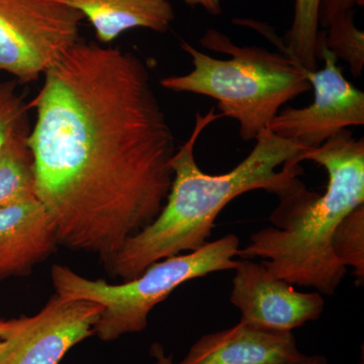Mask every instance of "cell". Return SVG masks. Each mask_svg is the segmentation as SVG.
<instances>
[{
  "label": "cell",
  "mask_w": 364,
  "mask_h": 364,
  "mask_svg": "<svg viewBox=\"0 0 364 364\" xmlns=\"http://www.w3.org/2000/svg\"><path fill=\"white\" fill-rule=\"evenodd\" d=\"M363 4V0H323L320 11V26L327 28L335 18L352 11L356 4Z\"/></svg>",
  "instance_id": "18"
},
{
  "label": "cell",
  "mask_w": 364,
  "mask_h": 364,
  "mask_svg": "<svg viewBox=\"0 0 364 364\" xmlns=\"http://www.w3.org/2000/svg\"><path fill=\"white\" fill-rule=\"evenodd\" d=\"M87 18L97 40L107 44L133 28L166 33L176 18L169 0H57Z\"/></svg>",
  "instance_id": "12"
},
{
  "label": "cell",
  "mask_w": 364,
  "mask_h": 364,
  "mask_svg": "<svg viewBox=\"0 0 364 364\" xmlns=\"http://www.w3.org/2000/svg\"><path fill=\"white\" fill-rule=\"evenodd\" d=\"M30 127L16 132L0 150V208L37 196Z\"/></svg>",
  "instance_id": "13"
},
{
  "label": "cell",
  "mask_w": 364,
  "mask_h": 364,
  "mask_svg": "<svg viewBox=\"0 0 364 364\" xmlns=\"http://www.w3.org/2000/svg\"><path fill=\"white\" fill-rule=\"evenodd\" d=\"M306 358L293 332L240 320L229 329L203 335L181 363L171 364H301Z\"/></svg>",
  "instance_id": "10"
},
{
  "label": "cell",
  "mask_w": 364,
  "mask_h": 364,
  "mask_svg": "<svg viewBox=\"0 0 364 364\" xmlns=\"http://www.w3.org/2000/svg\"><path fill=\"white\" fill-rule=\"evenodd\" d=\"M230 301L241 313V321L293 331L318 320L325 308L322 294L299 293L287 280L275 277L262 263L238 260Z\"/></svg>",
  "instance_id": "9"
},
{
  "label": "cell",
  "mask_w": 364,
  "mask_h": 364,
  "mask_svg": "<svg viewBox=\"0 0 364 364\" xmlns=\"http://www.w3.org/2000/svg\"><path fill=\"white\" fill-rule=\"evenodd\" d=\"M335 256L346 267L353 268L359 284L364 279V205L342 220L332 237Z\"/></svg>",
  "instance_id": "16"
},
{
  "label": "cell",
  "mask_w": 364,
  "mask_h": 364,
  "mask_svg": "<svg viewBox=\"0 0 364 364\" xmlns=\"http://www.w3.org/2000/svg\"><path fill=\"white\" fill-rule=\"evenodd\" d=\"M58 245L56 227L38 196L0 208V282L28 274Z\"/></svg>",
  "instance_id": "11"
},
{
  "label": "cell",
  "mask_w": 364,
  "mask_h": 364,
  "mask_svg": "<svg viewBox=\"0 0 364 364\" xmlns=\"http://www.w3.org/2000/svg\"><path fill=\"white\" fill-rule=\"evenodd\" d=\"M200 44L231 58H214L182 41L193 70L163 78L160 85L174 92L214 98L220 114L239 124L244 141L255 140L282 105L311 90L305 69L287 54L258 46L240 47L217 30L207 31Z\"/></svg>",
  "instance_id": "4"
},
{
  "label": "cell",
  "mask_w": 364,
  "mask_h": 364,
  "mask_svg": "<svg viewBox=\"0 0 364 364\" xmlns=\"http://www.w3.org/2000/svg\"><path fill=\"white\" fill-rule=\"evenodd\" d=\"M102 306L55 294L33 317H21L20 328L0 364H59L75 345L95 335Z\"/></svg>",
  "instance_id": "8"
},
{
  "label": "cell",
  "mask_w": 364,
  "mask_h": 364,
  "mask_svg": "<svg viewBox=\"0 0 364 364\" xmlns=\"http://www.w3.org/2000/svg\"><path fill=\"white\" fill-rule=\"evenodd\" d=\"M28 105L36 191L59 245L107 267L156 219L173 178L176 138L150 72L133 53L79 41Z\"/></svg>",
  "instance_id": "1"
},
{
  "label": "cell",
  "mask_w": 364,
  "mask_h": 364,
  "mask_svg": "<svg viewBox=\"0 0 364 364\" xmlns=\"http://www.w3.org/2000/svg\"><path fill=\"white\" fill-rule=\"evenodd\" d=\"M322 32L326 48L338 59L344 60L355 77L364 67V33L354 23V9L340 14Z\"/></svg>",
  "instance_id": "15"
},
{
  "label": "cell",
  "mask_w": 364,
  "mask_h": 364,
  "mask_svg": "<svg viewBox=\"0 0 364 364\" xmlns=\"http://www.w3.org/2000/svg\"><path fill=\"white\" fill-rule=\"evenodd\" d=\"M239 250L238 237L228 234L193 252L153 263L136 279L122 284L86 279L63 265L52 267L51 279L59 296L93 301L104 308L95 335L102 341L111 342L144 331L151 311L181 284L210 273L234 270Z\"/></svg>",
  "instance_id": "5"
},
{
  "label": "cell",
  "mask_w": 364,
  "mask_h": 364,
  "mask_svg": "<svg viewBox=\"0 0 364 364\" xmlns=\"http://www.w3.org/2000/svg\"><path fill=\"white\" fill-rule=\"evenodd\" d=\"M21 318L0 320V355L9 348L14 335L20 328Z\"/></svg>",
  "instance_id": "19"
},
{
  "label": "cell",
  "mask_w": 364,
  "mask_h": 364,
  "mask_svg": "<svg viewBox=\"0 0 364 364\" xmlns=\"http://www.w3.org/2000/svg\"><path fill=\"white\" fill-rule=\"evenodd\" d=\"M184 4L191 7H202L208 14L218 16L222 13L221 1L220 0H182Z\"/></svg>",
  "instance_id": "20"
},
{
  "label": "cell",
  "mask_w": 364,
  "mask_h": 364,
  "mask_svg": "<svg viewBox=\"0 0 364 364\" xmlns=\"http://www.w3.org/2000/svg\"><path fill=\"white\" fill-rule=\"evenodd\" d=\"M318 56L324 61L321 70L306 71L314 90V102L301 109L279 111L267 129L274 135L311 149L340 132L363 126L364 93L344 77L337 58L326 48L320 32Z\"/></svg>",
  "instance_id": "7"
},
{
  "label": "cell",
  "mask_w": 364,
  "mask_h": 364,
  "mask_svg": "<svg viewBox=\"0 0 364 364\" xmlns=\"http://www.w3.org/2000/svg\"><path fill=\"white\" fill-rule=\"evenodd\" d=\"M16 80L0 82V150L16 132L30 127V105Z\"/></svg>",
  "instance_id": "17"
},
{
  "label": "cell",
  "mask_w": 364,
  "mask_h": 364,
  "mask_svg": "<svg viewBox=\"0 0 364 364\" xmlns=\"http://www.w3.org/2000/svg\"><path fill=\"white\" fill-rule=\"evenodd\" d=\"M301 364H329L328 359L322 355L308 356Z\"/></svg>",
  "instance_id": "22"
},
{
  "label": "cell",
  "mask_w": 364,
  "mask_h": 364,
  "mask_svg": "<svg viewBox=\"0 0 364 364\" xmlns=\"http://www.w3.org/2000/svg\"><path fill=\"white\" fill-rule=\"evenodd\" d=\"M220 117L214 109L205 116L196 114L193 133L170 161L173 178L161 212L124 242L105 267L112 277L128 282L153 263L203 247L218 215L237 196L264 189L280 200L303 186L298 158L308 148L268 129L255 139L253 149L235 168L215 176L203 172L196 161L195 146L203 131Z\"/></svg>",
  "instance_id": "2"
},
{
  "label": "cell",
  "mask_w": 364,
  "mask_h": 364,
  "mask_svg": "<svg viewBox=\"0 0 364 364\" xmlns=\"http://www.w3.org/2000/svg\"><path fill=\"white\" fill-rule=\"evenodd\" d=\"M152 356L156 359L157 364H171L172 363L171 356H167L163 348L155 349L152 352Z\"/></svg>",
  "instance_id": "21"
},
{
  "label": "cell",
  "mask_w": 364,
  "mask_h": 364,
  "mask_svg": "<svg viewBox=\"0 0 364 364\" xmlns=\"http://www.w3.org/2000/svg\"><path fill=\"white\" fill-rule=\"evenodd\" d=\"M323 0H296L293 23L287 33L284 54L306 71L317 70L320 11Z\"/></svg>",
  "instance_id": "14"
},
{
  "label": "cell",
  "mask_w": 364,
  "mask_h": 364,
  "mask_svg": "<svg viewBox=\"0 0 364 364\" xmlns=\"http://www.w3.org/2000/svg\"><path fill=\"white\" fill-rule=\"evenodd\" d=\"M83 18L57 0H0V71L38 80L80 41Z\"/></svg>",
  "instance_id": "6"
},
{
  "label": "cell",
  "mask_w": 364,
  "mask_h": 364,
  "mask_svg": "<svg viewBox=\"0 0 364 364\" xmlns=\"http://www.w3.org/2000/svg\"><path fill=\"white\" fill-rule=\"evenodd\" d=\"M306 160L327 171L325 193H313L303 184L280 198L269 217L274 227L251 235L238 257L262 258L275 277L332 296L347 273L333 252V234L347 215L364 205V139L340 132L298 158L299 163Z\"/></svg>",
  "instance_id": "3"
}]
</instances>
